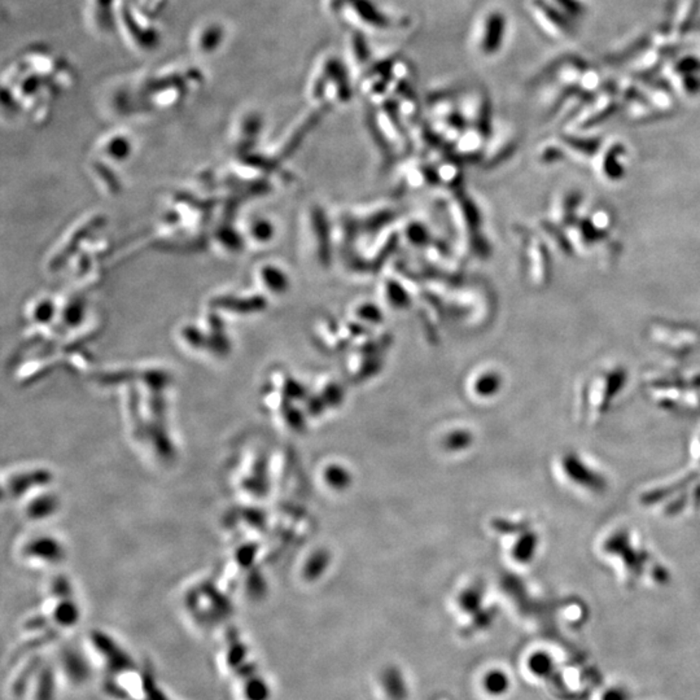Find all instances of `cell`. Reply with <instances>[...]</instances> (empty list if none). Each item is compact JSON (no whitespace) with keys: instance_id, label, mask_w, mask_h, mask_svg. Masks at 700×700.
Wrapping results in <instances>:
<instances>
[{"instance_id":"obj_1","label":"cell","mask_w":700,"mask_h":700,"mask_svg":"<svg viewBox=\"0 0 700 700\" xmlns=\"http://www.w3.org/2000/svg\"><path fill=\"white\" fill-rule=\"evenodd\" d=\"M597 547L599 556L613 568L624 585H635L644 580L647 566H661L632 528H611L602 535Z\"/></svg>"},{"instance_id":"obj_2","label":"cell","mask_w":700,"mask_h":700,"mask_svg":"<svg viewBox=\"0 0 700 700\" xmlns=\"http://www.w3.org/2000/svg\"><path fill=\"white\" fill-rule=\"evenodd\" d=\"M556 467L563 484L575 495L594 498L606 495L610 489L606 472L585 454L566 452L560 455Z\"/></svg>"},{"instance_id":"obj_3","label":"cell","mask_w":700,"mask_h":700,"mask_svg":"<svg viewBox=\"0 0 700 700\" xmlns=\"http://www.w3.org/2000/svg\"><path fill=\"white\" fill-rule=\"evenodd\" d=\"M530 13L541 26L545 33L552 35V38H564L573 32L572 24L567 20L568 13L563 9L552 4L546 0H530Z\"/></svg>"},{"instance_id":"obj_4","label":"cell","mask_w":700,"mask_h":700,"mask_svg":"<svg viewBox=\"0 0 700 700\" xmlns=\"http://www.w3.org/2000/svg\"><path fill=\"white\" fill-rule=\"evenodd\" d=\"M341 15H344L350 24L366 30H386L392 25L389 17L371 0H350Z\"/></svg>"},{"instance_id":"obj_5","label":"cell","mask_w":700,"mask_h":700,"mask_svg":"<svg viewBox=\"0 0 700 700\" xmlns=\"http://www.w3.org/2000/svg\"><path fill=\"white\" fill-rule=\"evenodd\" d=\"M507 30V21L502 12L492 11L486 13L478 37V51L484 56H495L502 49Z\"/></svg>"},{"instance_id":"obj_6","label":"cell","mask_w":700,"mask_h":700,"mask_svg":"<svg viewBox=\"0 0 700 700\" xmlns=\"http://www.w3.org/2000/svg\"><path fill=\"white\" fill-rule=\"evenodd\" d=\"M118 20L124 27L127 39L139 50H151L158 43V34L148 25L141 26L139 18L126 6L120 7Z\"/></svg>"},{"instance_id":"obj_7","label":"cell","mask_w":700,"mask_h":700,"mask_svg":"<svg viewBox=\"0 0 700 700\" xmlns=\"http://www.w3.org/2000/svg\"><path fill=\"white\" fill-rule=\"evenodd\" d=\"M327 70H329V77L324 91V104L345 103L352 96L345 68L338 58L327 56Z\"/></svg>"},{"instance_id":"obj_8","label":"cell","mask_w":700,"mask_h":700,"mask_svg":"<svg viewBox=\"0 0 700 700\" xmlns=\"http://www.w3.org/2000/svg\"><path fill=\"white\" fill-rule=\"evenodd\" d=\"M672 77L678 89L695 96L700 91V58L686 56L675 63Z\"/></svg>"},{"instance_id":"obj_9","label":"cell","mask_w":700,"mask_h":700,"mask_svg":"<svg viewBox=\"0 0 700 700\" xmlns=\"http://www.w3.org/2000/svg\"><path fill=\"white\" fill-rule=\"evenodd\" d=\"M224 35V27L219 23H205L193 33L192 46L198 55L209 56L221 49Z\"/></svg>"},{"instance_id":"obj_10","label":"cell","mask_w":700,"mask_h":700,"mask_svg":"<svg viewBox=\"0 0 700 700\" xmlns=\"http://www.w3.org/2000/svg\"><path fill=\"white\" fill-rule=\"evenodd\" d=\"M115 0H87L89 18L100 33H108L115 25Z\"/></svg>"},{"instance_id":"obj_11","label":"cell","mask_w":700,"mask_h":700,"mask_svg":"<svg viewBox=\"0 0 700 700\" xmlns=\"http://www.w3.org/2000/svg\"><path fill=\"white\" fill-rule=\"evenodd\" d=\"M527 669L532 677L546 680L554 675L556 669V661L547 651H535L528 656Z\"/></svg>"},{"instance_id":"obj_12","label":"cell","mask_w":700,"mask_h":700,"mask_svg":"<svg viewBox=\"0 0 700 700\" xmlns=\"http://www.w3.org/2000/svg\"><path fill=\"white\" fill-rule=\"evenodd\" d=\"M348 58L355 68H364L370 63L371 52L369 44L358 30L352 32L348 38Z\"/></svg>"},{"instance_id":"obj_13","label":"cell","mask_w":700,"mask_h":700,"mask_svg":"<svg viewBox=\"0 0 700 700\" xmlns=\"http://www.w3.org/2000/svg\"><path fill=\"white\" fill-rule=\"evenodd\" d=\"M483 687L486 694L490 696H502L510 690V675L499 668L490 669L484 675Z\"/></svg>"},{"instance_id":"obj_14","label":"cell","mask_w":700,"mask_h":700,"mask_svg":"<svg viewBox=\"0 0 700 700\" xmlns=\"http://www.w3.org/2000/svg\"><path fill=\"white\" fill-rule=\"evenodd\" d=\"M166 0H146V3L139 4V12L146 15V21L158 16L163 9L165 8Z\"/></svg>"},{"instance_id":"obj_15","label":"cell","mask_w":700,"mask_h":700,"mask_svg":"<svg viewBox=\"0 0 700 700\" xmlns=\"http://www.w3.org/2000/svg\"><path fill=\"white\" fill-rule=\"evenodd\" d=\"M599 700H629V692H626L624 687L611 686L609 689L603 690Z\"/></svg>"},{"instance_id":"obj_16","label":"cell","mask_w":700,"mask_h":700,"mask_svg":"<svg viewBox=\"0 0 700 700\" xmlns=\"http://www.w3.org/2000/svg\"><path fill=\"white\" fill-rule=\"evenodd\" d=\"M350 0H323V7L332 15H341Z\"/></svg>"}]
</instances>
